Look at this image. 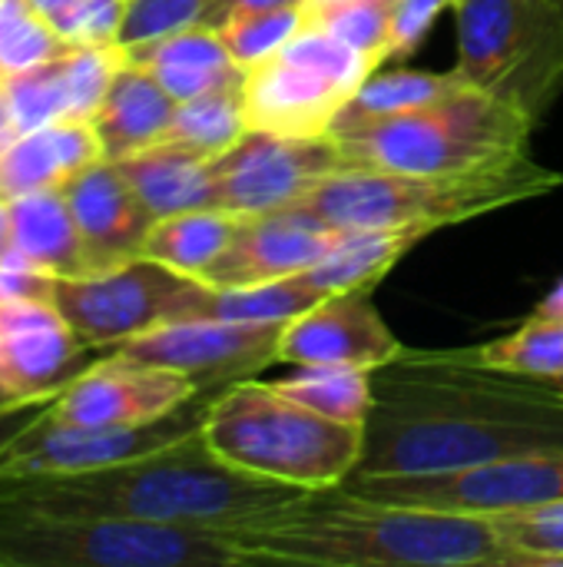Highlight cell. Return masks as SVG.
I'll use <instances>...</instances> for the list:
<instances>
[{
	"label": "cell",
	"mask_w": 563,
	"mask_h": 567,
	"mask_svg": "<svg viewBox=\"0 0 563 567\" xmlns=\"http://www.w3.org/2000/svg\"><path fill=\"white\" fill-rule=\"evenodd\" d=\"M563 449V385L488 365L478 349H408L375 372L355 475H431Z\"/></svg>",
	"instance_id": "obj_1"
},
{
	"label": "cell",
	"mask_w": 563,
	"mask_h": 567,
	"mask_svg": "<svg viewBox=\"0 0 563 567\" xmlns=\"http://www.w3.org/2000/svg\"><path fill=\"white\" fill-rule=\"evenodd\" d=\"M309 498L312 492L305 488L232 468L206 445L199 429L173 445L110 468L70 475H0V505L216 532H239Z\"/></svg>",
	"instance_id": "obj_2"
},
{
	"label": "cell",
	"mask_w": 563,
	"mask_h": 567,
	"mask_svg": "<svg viewBox=\"0 0 563 567\" xmlns=\"http://www.w3.org/2000/svg\"><path fill=\"white\" fill-rule=\"evenodd\" d=\"M232 535L246 565L514 567L484 515L368 502L338 488Z\"/></svg>",
	"instance_id": "obj_3"
},
{
	"label": "cell",
	"mask_w": 563,
	"mask_h": 567,
	"mask_svg": "<svg viewBox=\"0 0 563 567\" xmlns=\"http://www.w3.org/2000/svg\"><path fill=\"white\" fill-rule=\"evenodd\" d=\"M563 186V173L528 153L458 173L342 169L319 183L299 206L338 229H445Z\"/></svg>",
	"instance_id": "obj_4"
},
{
	"label": "cell",
	"mask_w": 563,
	"mask_h": 567,
	"mask_svg": "<svg viewBox=\"0 0 563 567\" xmlns=\"http://www.w3.org/2000/svg\"><path fill=\"white\" fill-rule=\"evenodd\" d=\"M199 432L232 468L312 495L342 488L365 455V425L332 422L259 379L212 395Z\"/></svg>",
	"instance_id": "obj_5"
},
{
	"label": "cell",
	"mask_w": 563,
	"mask_h": 567,
	"mask_svg": "<svg viewBox=\"0 0 563 567\" xmlns=\"http://www.w3.org/2000/svg\"><path fill=\"white\" fill-rule=\"evenodd\" d=\"M534 120L488 90L461 83L455 93L421 110L338 126L345 169L378 173H458L528 153Z\"/></svg>",
	"instance_id": "obj_6"
},
{
	"label": "cell",
	"mask_w": 563,
	"mask_h": 567,
	"mask_svg": "<svg viewBox=\"0 0 563 567\" xmlns=\"http://www.w3.org/2000/svg\"><path fill=\"white\" fill-rule=\"evenodd\" d=\"M236 567V535L0 505V567Z\"/></svg>",
	"instance_id": "obj_7"
},
{
	"label": "cell",
	"mask_w": 563,
	"mask_h": 567,
	"mask_svg": "<svg viewBox=\"0 0 563 567\" xmlns=\"http://www.w3.org/2000/svg\"><path fill=\"white\" fill-rule=\"evenodd\" d=\"M455 70L541 123L563 93V0H458Z\"/></svg>",
	"instance_id": "obj_8"
},
{
	"label": "cell",
	"mask_w": 563,
	"mask_h": 567,
	"mask_svg": "<svg viewBox=\"0 0 563 567\" xmlns=\"http://www.w3.org/2000/svg\"><path fill=\"white\" fill-rule=\"evenodd\" d=\"M372 70L378 63L305 23L285 47L246 70L242 103L249 130L329 136Z\"/></svg>",
	"instance_id": "obj_9"
},
{
	"label": "cell",
	"mask_w": 563,
	"mask_h": 567,
	"mask_svg": "<svg viewBox=\"0 0 563 567\" xmlns=\"http://www.w3.org/2000/svg\"><path fill=\"white\" fill-rule=\"evenodd\" d=\"M53 302L83 346L110 352L159 326L209 316L216 289L136 256L113 269L56 279Z\"/></svg>",
	"instance_id": "obj_10"
},
{
	"label": "cell",
	"mask_w": 563,
	"mask_h": 567,
	"mask_svg": "<svg viewBox=\"0 0 563 567\" xmlns=\"http://www.w3.org/2000/svg\"><path fill=\"white\" fill-rule=\"evenodd\" d=\"M338 492L388 502L445 508L465 515H501L521 508H541L563 502V449L501 458L491 465H471L458 472L431 475H352Z\"/></svg>",
	"instance_id": "obj_11"
},
{
	"label": "cell",
	"mask_w": 563,
	"mask_h": 567,
	"mask_svg": "<svg viewBox=\"0 0 563 567\" xmlns=\"http://www.w3.org/2000/svg\"><path fill=\"white\" fill-rule=\"evenodd\" d=\"M345 159L332 136H282L249 130L212 159V206L256 216L299 206L319 183L342 173Z\"/></svg>",
	"instance_id": "obj_12"
},
{
	"label": "cell",
	"mask_w": 563,
	"mask_h": 567,
	"mask_svg": "<svg viewBox=\"0 0 563 567\" xmlns=\"http://www.w3.org/2000/svg\"><path fill=\"white\" fill-rule=\"evenodd\" d=\"M50 409L10 442L0 462V475H70L139 458L196 432L202 425L206 399H196L159 422L119 429L60 422L50 415Z\"/></svg>",
	"instance_id": "obj_13"
},
{
	"label": "cell",
	"mask_w": 563,
	"mask_h": 567,
	"mask_svg": "<svg viewBox=\"0 0 563 567\" xmlns=\"http://www.w3.org/2000/svg\"><path fill=\"white\" fill-rule=\"evenodd\" d=\"M282 329L285 326L199 316V319H179L146 336H136L123 342L119 352L189 375L199 395L209 402L229 385L259 379L265 369H272L279 362Z\"/></svg>",
	"instance_id": "obj_14"
},
{
	"label": "cell",
	"mask_w": 563,
	"mask_h": 567,
	"mask_svg": "<svg viewBox=\"0 0 563 567\" xmlns=\"http://www.w3.org/2000/svg\"><path fill=\"white\" fill-rule=\"evenodd\" d=\"M196 399L202 395L189 375L110 349L56 395L50 415L73 425H149Z\"/></svg>",
	"instance_id": "obj_15"
},
{
	"label": "cell",
	"mask_w": 563,
	"mask_h": 567,
	"mask_svg": "<svg viewBox=\"0 0 563 567\" xmlns=\"http://www.w3.org/2000/svg\"><path fill=\"white\" fill-rule=\"evenodd\" d=\"M345 229L325 223L305 206L239 216L226 252L202 276L212 289H242L312 269Z\"/></svg>",
	"instance_id": "obj_16"
},
{
	"label": "cell",
	"mask_w": 563,
	"mask_h": 567,
	"mask_svg": "<svg viewBox=\"0 0 563 567\" xmlns=\"http://www.w3.org/2000/svg\"><path fill=\"white\" fill-rule=\"evenodd\" d=\"M56 302L0 299V402L66 389L90 362Z\"/></svg>",
	"instance_id": "obj_17"
},
{
	"label": "cell",
	"mask_w": 563,
	"mask_h": 567,
	"mask_svg": "<svg viewBox=\"0 0 563 567\" xmlns=\"http://www.w3.org/2000/svg\"><path fill=\"white\" fill-rule=\"evenodd\" d=\"M402 352L405 342L372 302V289L325 296L292 319L279 339V362L285 365H355L378 372Z\"/></svg>",
	"instance_id": "obj_18"
},
{
	"label": "cell",
	"mask_w": 563,
	"mask_h": 567,
	"mask_svg": "<svg viewBox=\"0 0 563 567\" xmlns=\"http://www.w3.org/2000/svg\"><path fill=\"white\" fill-rule=\"evenodd\" d=\"M123 60H126L123 47L70 43L46 63L7 76L3 100L20 133L56 120H93Z\"/></svg>",
	"instance_id": "obj_19"
},
{
	"label": "cell",
	"mask_w": 563,
	"mask_h": 567,
	"mask_svg": "<svg viewBox=\"0 0 563 567\" xmlns=\"http://www.w3.org/2000/svg\"><path fill=\"white\" fill-rule=\"evenodd\" d=\"M66 203L80 226L90 269H113L143 256L156 216L143 206L113 159H100L63 183Z\"/></svg>",
	"instance_id": "obj_20"
},
{
	"label": "cell",
	"mask_w": 563,
	"mask_h": 567,
	"mask_svg": "<svg viewBox=\"0 0 563 567\" xmlns=\"http://www.w3.org/2000/svg\"><path fill=\"white\" fill-rule=\"evenodd\" d=\"M100 159L106 156L93 120H56L23 130L0 156V199L56 189Z\"/></svg>",
	"instance_id": "obj_21"
},
{
	"label": "cell",
	"mask_w": 563,
	"mask_h": 567,
	"mask_svg": "<svg viewBox=\"0 0 563 567\" xmlns=\"http://www.w3.org/2000/svg\"><path fill=\"white\" fill-rule=\"evenodd\" d=\"M123 50L129 60L143 63L176 103L222 86H236L246 76V70L232 60L229 47L222 43L219 30L209 23H192Z\"/></svg>",
	"instance_id": "obj_22"
},
{
	"label": "cell",
	"mask_w": 563,
	"mask_h": 567,
	"mask_svg": "<svg viewBox=\"0 0 563 567\" xmlns=\"http://www.w3.org/2000/svg\"><path fill=\"white\" fill-rule=\"evenodd\" d=\"M176 113V100L166 86L136 60H123L110 80V90L93 113V130L103 143L106 159L133 156L153 143H163Z\"/></svg>",
	"instance_id": "obj_23"
},
{
	"label": "cell",
	"mask_w": 563,
	"mask_h": 567,
	"mask_svg": "<svg viewBox=\"0 0 563 567\" xmlns=\"http://www.w3.org/2000/svg\"><path fill=\"white\" fill-rule=\"evenodd\" d=\"M7 213H10V249H17L23 259H30L33 266L46 269L56 279L93 272L63 186L7 199Z\"/></svg>",
	"instance_id": "obj_24"
},
{
	"label": "cell",
	"mask_w": 563,
	"mask_h": 567,
	"mask_svg": "<svg viewBox=\"0 0 563 567\" xmlns=\"http://www.w3.org/2000/svg\"><path fill=\"white\" fill-rule=\"evenodd\" d=\"M116 166L156 219L212 206V159H202L189 150L153 143L116 159Z\"/></svg>",
	"instance_id": "obj_25"
},
{
	"label": "cell",
	"mask_w": 563,
	"mask_h": 567,
	"mask_svg": "<svg viewBox=\"0 0 563 567\" xmlns=\"http://www.w3.org/2000/svg\"><path fill=\"white\" fill-rule=\"evenodd\" d=\"M425 236V229H345L338 243L305 269L309 282L322 292L375 289Z\"/></svg>",
	"instance_id": "obj_26"
},
{
	"label": "cell",
	"mask_w": 563,
	"mask_h": 567,
	"mask_svg": "<svg viewBox=\"0 0 563 567\" xmlns=\"http://www.w3.org/2000/svg\"><path fill=\"white\" fill-rule=\"evenodd\" d=\"M236 223H239V216L226 213L219 206L163 216L153 223L143 256L153 262H163L183 276L202 279L209 272V266L226 252V246L236 233Z\"/></svg>",
	"instance_id": "obj_27"
},
{
	"label": "cell",
	"mask_w": 563,
	"mask_h": 567,
	"mask_svg": "<svg viewBox=\"0 0 563 567\" xmlns=\"http://www.w3.org/2000/svg\"><path fill=\"white\" fill-rule=\"evenodd\" d=\"M461 83H468L455 66L445 73L435 70H411V66H398V70H372L365 76V83L355 90V96L348 100V106L338 113L335 126H358V123H372V120H388V116H402L411 110H421L428 103H438L441 96L455 93Z\"/></svg>",
	"instance_id": "obj_28"
},
{
	"label": "cell",
	"mask_w": 563,
	"mask_h": 567,
	"mask_svg": "<svg viewBox=\"0 0 563 567\" xmlns=\"http://www.w3.org/2000/svg\"><path fill=\"white\" fill-rule=\"evenodd\" d=\"M272 385L305 409L345 425H368L375 409V372L355 365H292V372L272 379Z\"/></svg>",
	"instance_id": "obj_29"
},
{
	"label": "cell",
	"mask_w": 563,
	"mask_h": 567,
	"mask_svg": "<svg viewBox=\"0 0 563 567\" xmlns=\"http://www.w3.org/2000/svg\"><path fill=\"white\" fill-rule=\"evenodd\" d=\"M246 133H249V120H246V103H242V83H236V86H222V90L176 103V113L163 143L189 150L202 159H216L226 150H232Z\"/></svg>",
	"instance_id": "obj_30"
},
{
	"label": "cell",
	"mask_w": 563,
	"mask_h": 567,
	"mask_svg": "<svg viewBox=\"0 0 563 567\" xmlns=\"http://www.w3.org/2000/svg\"><path fill=\"white\" fill-rule=\"evenodd\" d=\"M481 359L501 372L531 379H563V316L534 309L514 332L478 346Z\"/></svg>",
	"instance_id": "obj_31"
},
{
	"label": "cell",
	"mask_w": 563,
	"mask_h": 567,
	"mask_svg": "<svg viewBox=\"0 0 563 567\" xmlns=\"http://www.w3.org/2000/svg\"><path fill=\"white\" fill-rule=\"evenodd\" d=\"M325 296L309 282L305 272L259 282V286H242V289H216L212 312L216 319H232V322H265V326H289L302 312H309L315 302Z\"/></svg>",
	"instance_id": "obj_32"
},
{
	"label": "cell",
	"mask_w": 563,
	"mask_h": 567,
	"mask_svg": "<svg viewBox=\"0 0 563 567\" xmlns=\"http://www.w3.org/2000/svg\"><path fill=\"white\" fill-rule=\"evenodd\" d=\"M309 23L342 40L372 63H385L392 50V0H332L305 3Z\"/></svg>",
	"instance_id": "obj_33"
},
{
	"label": "cell",
	"mask_w": 563,
	"mask_h": 567,
	"mask_svg": "<svg viewBox=\"0 0 563 567\" xmlns=\"http://www.w3.org/2000/svg\"><path fill=\"white\" fill-rule=\"evenodd\" d=\"M309 23L305 7H272V10H236L216 23L232 60L249 70L285 47Z\"/></svg>",
	"instance_id": "obj_34"
},
{
	"label": "cell",
	"mask_w": 563,
	"mask_h": 567,
	"mask_svg": "<svg viewBox=\"0 0 563 567\" xmlns=\"http://www.w3.org/2000/svg\"><path fill=\"white\" fill-rule=\"evenodd\" d=\"M70 43L56 33L53 20L43 17L33 0H0V73L3 80L46 63Z\"/></svg>",
	"instance_id": "obj_35"
},
{
	"label": "cell",
	"mask_w": 563,
	"mask_h": 567,
	"mask_svg": "<svg viewBox=\"0 0 563 567\" xmlns=\"http://www.w3.org/2000/svg\"><path fill=\"white\" fill-rule=\"evenodd\" d=\"M484 518L514 555V567H563V502Z\"/></svg>",
	"instance_id": "obj_36"
},
{
	"label": "cell",
	"mask_w": 563,
	"mask_h": 567,
	"mask_svg": "<svg viewBox=\"0 0 563 567\" xmlns=\"http://www.w3.org/2000/svg\"><path fill=\"white\" fill-rule=\"evenodd\" d=\"M129 0H76L50 17L56 33L76 47H119Z\"/></svg>",
	"instance_id": "obj_37"
},
{
	"label": "cell",
	"mask_w": 563,
	"mask_h": 567,
	"mask_svg": "<svg viewBox=\"0 0 563 567\" xmlns=\"http://www.w3.org/2000/svg\"><path fill=\"white\" fill-rule=\"evenodd\" d=\"M216 0H129L119 47H133L192 23H206Z\"/></svg>",
	"instance_id": "obj_38"
},
{
	"label": "cell",
	"mask_w": 563,
	"mask_h": 567,
	"mask_svg": "<svg viewBox=\"0 0 563 567\" xmlns=\"http://www.w3.org/2000/svg\"><path fill=\"white\" fill-rule=\"evenodd\" d=\"M458 0H392V50L388 60H408L421 50L438 17L455 10Z\"/></svg>",
	"instance_id": "obj_39"
},
{
	"label": "cell",
	"mask_w": 563,
	"mask_h": 567,
	"mask_svg": "<svg viewBox=\"0 0 563 567\" xmlns=\"http://www.w3.org/2000/svg\"><path fill=\"white\" fill-rule=\"evenodd\" d=\"M53 286L56 276L46 269L33 266L23 259L17 249H10L0 259V299H37V302H53Z\"/></svg>",
	"instance_id": "obj_40"
},
{
	"label": "cell",
	"mask_w": 563,
	"mask_h": 567,
	"mask_svg": "<svg viewBox=\"0 0 563 567\" xmlns=\"http://www.w3.org/2000/svg\"><path fill=\"white\" fill-rule=\"evenodd\" d=\"M63 392V389H60ZM60 392H46V395H33V399H13V402H0V462H3V452L10 449V442L27 429L33 425L53 402Z\"/></svg>",
	"instance_id": "obj_41"
},
{
	"label": "cell",
	"mask_w": 563,
	"mask_h": 567,
	"mask_svg": "<svg viewBox=\"0 0 563 567\" xmlns=\"http://www.w3.org/2000/svg\"><path fill=\"white\" fill-rule=\"evenodd\" d=\"M305 3L309 0H216L209 17H206V23L216 27L219 20H226L236 10H272V7H305Z\"/></svg>",
	"instance_id": "obj_42"
},
{
	"label": "cell",
	"mask_w": 563,
	"mask_h": 567,
	"mask_svg": "<svg viewBox=\"0 0 563 567\" xmlns=\"http://www.w3.org/2000/svg\"><path fill=\"white\" fill-rule=\"evenodd\" d=\"M17 136H20V126H17V120H13V113H10L3 93H0V156H3V150H7Z\"/></svg>",
	"instance_id": "obj_43"
},
{
	"label": "cell",
	"mask_w": 563,
	"mask_h": 567,
	"mask_svg": "<svg viewBox=\"0 0 563 567\" xmlns=\"http://www.w3.org/2000/svg\"><path fill=\"white\" fill-rule=\"evenodd\" d=\"M541 312H551V316H563V279L541 299V306H538Z\"/></svg>",
	"instance_id": "obj_44"
},
{
	"label": "cell",
	"mask_w": 563,
	"mask_h": 567,
	"mask_svg": "<svg viewBox=\"0 0 563 567\" xmlns=\"http://www.w3.org/2000/svg\"><path fill=\"white\" fill-rule=\"evenodd\" d=\"M10 252V213H7V199H0V259Z\"/></svg>",
	"instance_id": "obj_45"
},
{
	"label": "cell",
	"mask_w": 563,
	"mask_h": 567,
	"mask_svg": "<svg viewBox=\"0 0 563 567\" xmlns=\"http://www.w3.org/2000/svg\"><path fill=\"white\" fill-rule=\"evenodd\" d=\"M70 3H76V0H33V7H37L43 17H56V13H63Z\"/></svg>",
	"instance_id": "obj_46"
},
{
	"label": "cell",
	"mask_w": 563,
	"mask_h": 567,
	"mask_svg": "<svg viewBox=\"0 0 563 567\" xmlns=\"http://www.w3.org/2000/svg\"><path fill=\"white\" fill-rule=\"evenodd\" d=\"M309 3H332V0H309Z\"/></svg>",
	"instance_id": "obj_47"
},
{
	"label": "cell",
	"mask_w": 563,
	"mask_h": 567,
	"mask_svg": "<svg viewBox=\"0 0 563 567\" xmlns=\"http://www.w3.org/2000/svg\"><path fill=\"white\" fill-rule=\"evenodd\" d=\"M0 93H3V73H0Z\"/></svg>",
	"instance_id": "obj_48"
},
{
	"label": "cell",
	"mask_w": 563,
	"mask_h": 567,
	"mask_svg": "<svg viewBox=\"0 0 563 567\" xmlns=\"http://www.w3.org/2000/svg\"><path fill=\"white\" fill-rule=\"evenodd\" d=\"M561 385H563V379H561Z\"/></svg>",
	"instance_id": "obj_49"
}]
</instances>
